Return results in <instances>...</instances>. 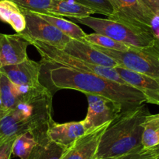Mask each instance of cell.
I'll use <instances>...</instances> for the list:
<instances>
[{
    "label": "cell",
    "mask_w": 159,
    "mask_h": 159,
    "mask_svg": "<svg viewBox=\"0 0 159 159\" xmlns=\"http://www.w3.org/2000/svg\"><path fill=\"white\" fill-rule=\"evenodd\" d=\"M47 75L56 90L71 89L84 94L103 96L120 103L125 110L147 103L144 94L134 87L116 83L93 73L53 66L48 68Z\"/></svg>",
    "instance_id": "6da1fadb"
},
{
    "label": "cell",
    "mask_w": 159,
    "mask_h": 159,
    "mask_svg": "<svg viewBox=\"0 0 159 159\" xmlns=\"http://www.w3.org/2000/svg\"><path fill=\"white\" fill-rule=\"evenodd\" d=\"M145 105L122 111L104 132L95 159L128 155L143 150V123L149 115Z\"/></svg>",
    "instance_id": "7a4b0ae2"
},
{
    "label": "cell",
    "mask_w": 159,
    "mask_h": 159,
    "mask_svg": "<svg viewBox=\"0 0 159 159\" xmlns=\"http://www.w3.org/2000/svg\"><path fill=\"white\" fill-rule=\"evenodd\" d=\"M73 20L74 23L88 26L95 33L108 36L134 48H151L157 43V40L152 31L124 21L110 18L92 17L91 16Z\"/></svg>",
    "instance_id": "3957f363"
},
{
    "label": "cell",
    "mask_w": 159,
    "mask_h": 159,
    "mask_svg": "<svg viewBox=\"0 0 159 159\" xmlns=\"http://www.w3.org/2000/svg\"><path fill=\"white\" fill-rule=\"evenodd\" d=\"M28 42H30V45L36 48L40 54L42 59V63H48L52 65L56 64V66L68 67L78 71L96 74L121 84L129 85L122 79L115 68L105 67L85 62L71 55L67 54L63 50H60L44 42L34 41V40H30Z\"/></svg>",
    "instance_id": "277c9868"
},
{
    "label": "cell",
    "mask_w": 159,
    "mask_h": 159,
    "mask_svg": "<svg viewBox=\"0 0 159 159\" xmlns=\"http://www.w3.org/2000/svg\"><path fill=\"white\" fill-rule=\"evenodd\" d=\"M94 47L115 59L119 66L147 75L159 81L158 41L154 46L151 48H132L129 51H116Z\"/></svg>",
    "instance_id": "5b68a950"
},
{
    "label": "cell",
    "mask_w": 159,
    "mask_h": 159,
    "mask_svg": "<svg viewBox=\"0 0 159 159\" xmlns=\"http://www.w3.org/2000/svg\"><path fill=\"white\" fill-rule=\"evenodd\" d=\"M20 10L25 16L27 24L25 30L18 34L27 41L34 40L44 42L60 50L66 48L71 38L42 19L37 13L23 9Z\"/></svg>",
    "instance_id": "8992f818"
},
{
    "label": "cell",
    "mask_w": 159,
    "mask_h": 159,
    "mask_svg": "<svg viewBox=\"0 0 159 159\" xmlns=\"http://www.w3.org/2000/svg\"><path fill=\"white\" fill-rule=\"evenodd\" d=\"M85 95L88 98V109L87 116L82 121L87 132L110 123L125 110L121 104L108 98L92 94Z\"/></svg>",
    "instance_id": "52a82bcc"
},
{
    "label": "cell",
    "mask_w": 159,
    "mask_h": 159,
    "mask_svg": "<svg viewBox=\"0 0 159 159\" xmlns=\"http://www.w3.org/2000/svg\"><path fill=\"white\" fill-rule=\"evenodd\" d=\"M113 9L110 19L124 21L151 31V21L154 14L141 0H108Z\"/></svg>",
    "instance_id": "ba28073f"
},
{
    "label": "cell",
    "mask_w": 159,
    "mask_h": 159,
    "mask_svg": "<svg viewBox=\"0 0 159 159\" xmlns=\"http://www.w3.org/2000/svg\"><path fill=\"white\" fill-rule=\"evenodd\" d=\"M110 123L88 131L66 149L60 159H95L101 138Z\"/></svg>",
    "instance_id": "9c48e42d"
},
{
    "label": "cell",
    "mask_w": 159,
    "mask_h": 159,
    "mask_svg": "<svg viewBox=\"0 0 159 159\" xmlns=\"http://www.w3.org/2000/svg\"><path fill=\"white\" fill-rule=\"evenodd\" d=\"M30 43L20 34L0 33V68L20 63L28 59L27 47Z\"/></svg>",
    "instance_id": "30bf717a"
},
{
    "label": "cell",
    "mask_w": 159,
    "mask_h": 159,
    "mask_svg": "<svg viewBox=\"0 0 159 159\" xmlns=\"http://www.w3.org/2000/svg\"><path fill=\"white\" fill-rule=\"evenodd\" d=\"M42 67V62H37L28 58L20 63L1 67L0 72L18 86L37 87L42 84L39 80Z\"/></svg>",
    "instance_id": "8fae6325"
},
{
    "label": "cell",
    "mask_w": 159,
    "mask_h": 159,
    "mask_svg": "<svg viewBox=\"0 0 159 159\" xmlns=\"http://www.w3.org/2000/svg\"><path fill=\"white\" fill-rule=\"evenodd\" d=\"M115 70L125 82L144 94L147 103L159 105V81L157 80L121 66L115 67Z\"/></svg>",
    "instance_id": "7c38bea8"
},
{
    "label": "cell",
    "mask_w": 159,
    "mask_h": 159,
    "mask_svg": "<svg viewBox=\"0 0 159 159\" xmlns=\"http://www.w3.org/2000/svg\"><path fill=\"white\" fill-rule=\"evenodd\" d=\"M63 51L67 54L71 55L74 57L90 63L109 67V68L119 66V64L115 59L107 56L106 54L102 53L94 45H90L86 42H80L78 40L71 39Z\"/></svg>",
    "instance_id": "4fadbf2b"
},
{
    "label": "cell",
    "mask_w": 159,
    "mask_h": 159,
    "mask_svg": "<svg viewBox=\"0 0 159 159\" xmlns=\"http://www.w3.org/2000/svg\"><path fill=\"white\" fill-rule=\"evenodd\" d=\"M86 133L83 121L58 123L52 120L47 130V135L52 141L68 148Z\"/></svg>",
    "instance_id": "5bb4252c"
},
{
    "label": "cell",
    "mask_w": 159,
    "mask_h": 159,
    "mask_svg": "<svg viewBox=\"0 0 159 159\" xmlns=\"http://www.w3.org/2000/svg\"><path fill=\"white\" fill-rule=\"evenodd\" d=\"M94 13L92 10L71 0H52L48 14L66 16L71 19L90 16Z\"/></svg>",
    "instance_id": "9a60e30c"
},
{
    "label": "cell",
    "mask_w": 159,
    "mask_h": 159,
    "mask_svg": "<svg viewBox=\"0 0 159 159\" xmlns=\"http://www.w3.org/2000/svg\"><path fill=\"white\" fill-rule=\"evenodd\" d=\"M0 20L10 24L16 33H21L26 28V18L22 10L10 0H0Z\"/></svg>",
    "instance_id": "2e32d148"
},
{
    "label": "cell",
    "mask_w": 159,
    "mask_h": 159,
    "mask_svg": "<svg viewBox=\"0 0 159 159\" xmlns=\"http://www.w3.org/2000/svg\"><path fill=\"white\" fill-rule=\"evenodd\" d=\"M37 14L45 21L56 27L58 30H60L71 39L84 42L87 34L76 23L67 20L61 16H53L51 14H45V13H37Z\"/></svg>",
    "instance_id": "e0dca14e"
},
{
    "label": "cell",
    "mask_w": 159,
    "mask_h": 159,
    "mask_svg": "<svg viewBox=\"0 0 159 159\" xmlns=\"http://www.w3.org/2000/svg\"><path fill=\"white\" fill-rule=\"evenodd\" d=\"M142 147L150 150L159 147V113L149 114L143 123Z\"/></svg>",
    "instance_id": "ac0fdd59"
},
{
    "label": "cell",
    "mask_w": 159,
    "mask_h": 159,
    "mask_svg": "<svg viewBox=\"0 0 159 159\" xmlns=\"http://www.w3.org/2000/svg\"><path fill=\"white\" fill-rule=\"evenodd\" d=\"M66 149L45 137L38 140L28 159H60Z\"/></svg>",
    "instance_id": "d6986e66"
},
{
    "label": "cell",
    "mask_w": 159,
    "mask_h": 159,
    "mask_svg": "<svg viewBox=\"0 0 159 159\" xmlns=\"http://www.w3.org/2000/svg\"><path fill=\"white\" fill-rule=\"evenodd\" d=\"M38 143L36 134L33 132L24 133L18 136L13 146V154L20 159H28Z\"/></svg>",
    "instance_id": "ffe728a7"
},
{
    "label": "cell",
    "mask_w": 159,
    "mask_h": 159,
    "mask_svg": "<svg viewBox=\"0 0 159 159\" xmlns=\"http://www.w3.org/2000/svg\"><path fill=\"white\" fill-rule=\"evenodd\" d=\"M84 42L94 46L107 48V49L116 50V51H129L132 48H134L129 45L117 42L109 37L95 33V32L87 34L84 38Z\"/></svg>",
    "instance_id": "44dd1931"
},
{
    "label": "cell",
    "mask_w": 159,
    "mask_h": 159,
    "mask_svg": "<svg viewBox=\"0 0 159 159\" xmlns=\"http://www.w3.org/2000/svg\"><path fill=\"white\" fill-rule=\"evenodd\" d=\"M0 95L3 108L7 111L13 108L17 104L18 98L15 84L2 72H0Z\"/></svg>",
    "instance_id": "7402d4cb"
},
{
    "label": "cell",
    "mask_w": 159,
    "mask_h": 159,
    "mask_svg": "<svg viewBox=\"0 0 159 159\" xmlns=\"http://www.w3.org/2000/svg\"><path fill=\"white\" fill-rule=\"evenodd\" d=\"M91 9L95 13L105 15L108 18L113 16V9L108 0H71Z\"/></svg>",
    "instance_id": "603a6c76"
},
{
    "label": "cell",
    "mask_w": 159,
    "mask_h": 159,
    "mask_svg": "<svg viewBox=\"0 0 159 159\" xmlns=\"http://www.w3.org/2000/svg\"><path fill=\"white\" fill-rule=\"evenodd\" d=\"M23 10L36 13L48 14L52 0H10Z\"/></svg>",
    "instance_id": "cb8c5ba5"
},
{
    "label": "cell",
    "mask_w": 159,
    "mask_h": 159,
    "mask_svg": "<svg viewBox=\"0 0 159 159\" xmlns=\"http://www.w3.org/2000/svg\"><path fill=\"white\" fill-rule=\"evenodd\" d=\"M16 137L0 138V159H10L13 154V146Z\"/></svg>",
    "instance_id": "d4e9b609"
},
{
    "label": "cell",
    "mask_w": 159,
    "mask_h": 159,
    "mask_svg": "<svg viewBox=\"0 0 159 159\" xmlns=\"http://www.w3.org/2000/svg\"><path fill=\"white\" fill-rule=\"evenodd\" d=\"M156 155L154 154L152 149L150 150H142L139 152L134 153V154H128L123 159H154L156 158Z\"/></svg>",
    "instance_id": "484cf974"
},
{
    "label": "cell",
    "mask_w": 159,
    "mask_h": 159,
    "mask_svg": "<svg viewBox=\"0 0 159 159\" xmlns=\"http://www.w3.org/2000/svg\"><path fill=\"white\" fill-rule=\"evenodd\" d=\"M141 1L154 15H159V0H141Z\"/></svg>",
    "instance_id": "4316f807"
},
{
    "label": "cell",
    "mask_w": 159,
    "mask_h": 159,
    "mask_svg": "<svg viewBox=\"0 0 159 159\" xmlns=\"http://www.w3.org/2000/svg\"><path fill=\"white\" fill-rule=\"evenodd\" d=\"M151 31L159 42V15H154L151 21Z\"/></svg>",
    "instance_id": "83f0119b"
},
{
    "label": "cell",
    "mask_w": 159,
    "mask_h": 159,
    "mask_svg": "<svg viewBox=\"0 0 159 159\" xmlns=\"http://www.w3.org/2000/svg\"><path fill=\"white\" fill-rule=\"evenodd\" d=\"M153 151H154V154L156 155V157H158L159 156V147H157V148H154V149H152Z\"/></svg>",
    "instance_id": "f1b7e54d"
},
{
    "label": "cell",
    "mask_w": 159,
    "mask_h": 159,
    "mask_svg": "<svg viewBox=\"0 0 159 159\" xmlns=\"http://www.w3.org/2000/svg\"><path fill=\"white\" fill-rule=\"evenodd\" d=\"M126 155L122 156V157H105V158H98V159H123Z\"/></svg>",
    "instance_id": "f546056e"
},
{
    "label": "cell",
    "mask_w": 159,
    "mask_h": 159,
    "mask_svg": "<svg viewBox=\"0 0 159 159\" xmlns=\"http://www.w3.org/2000/svg\"><path fill=\"white\" fill-rule=\"evenodd\" d=\"M7 112H3V111H0V119H1V118H2V116H3L4 115H5Z\"/></svg>",
    "instance_id": "4dcf8cb0"
},
{
    "label": "cell",
    "mask_w": 159,
    "mask_h": 159,
    "mask_svg": "<svg viewBox=\"0 0 159 159\" xmlns=\"http://www.w3.org/2000/svg\"><path fill=\"white\" fill-rule=\"evenodd\" d=\"M154 159H159V156H158V157H156V158H154Z\"/></svg>",
    "instance_id": "1f68e13d"
}]
</instances>
